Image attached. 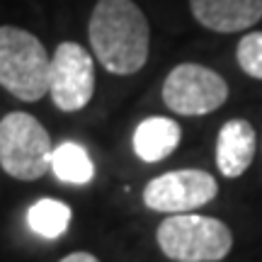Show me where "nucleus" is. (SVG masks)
Here are the masks:
<instances>
[{
  "instance_id": "obj_14",
  "label": "nucleus",
  "mask_w": 262,
  "mask_h": 262,
  "mask_svg": "<svg viewBox=\"0 0 262 262\" xmlns=\"http://www.w3.org/2000/svg\"><path fill=\"white\" fill-rule=\"evenodd\" d=\"M61 262H100V260L90 253H71V255H66Z\"/></svg>"
},
{
  "instance_id": "obj_8",
  "label": "nucleus",
  "mask_w": 262,
  "mask_h": 262,
  "mask_svg": "<svg viewBox=\"0 0 262 262\" xmlns=\"http://www.w3.org/2000/svg\"><path fill=\"white\" fill-rule=\"evenodd\" d=\"M194 19L221 34L255 27L262 19V0H189Z\"/></svg>"
},
{
  "instance_id": "obj_13",
  "label": "nucleus",
  "mask_w": 262,
  "mask_h": 262,
  "mask_svg": "<svg viewBox=\"0 0 262 262\" xmlns=\"http://www.w3.org/2000/svg\"><path fill=\"white\" fill-rule=\"evenodd\" d=\"M235 61L245 75L255 80H262V32H248L238 47H235Z\"/></svg>"
},
{
  "instance_id": "obj_7",
  "label": "nucleus",
  "mask_w": 262,
  "mask_h": 262,
  "mask_svg": "<svg viewBox=\"0 0 262 262\" xmlns=\"http://www.w3.org/2000/svg\"><path fill=\"white\" fill-rule=\"evenodd\" d=\"M216 194L219 182L206 170H170L143 187V204L160 214H189L216 199Z\"/></svg>"
},
{
  "instance_id": "obj_4",
  "label": "nucleus",
  "mask_w": 262,
  "mask_h": 262,
  "mask_svg": "<svg viewBox=\"0 0 262 262\" xmlns=\"http://www.w3.org/2000/svg\"><path fill=\"white\" fill-rule=\"evenodd\" d=\"M54 146L37 117L10 112L0 122V168L15 180H39L51 170Z\"/></svg>"
},
{
  "instance_id": "obj_11",
  "label": "nucleus",
  "mask_w": 262,
  "mask_h": 262,
  "mask_svg": "<svg viewBox=\"0 0 262 262\" xmlns=\"http://www.w3.org/2000/svg\"><path fill=\"white\" fill-rule=\"evenodd\" d=\"M51 172L66 185H88L95 178V165L90 153L73 141H66L54 148Z\"/></svg>"
},
{
  "instance_id": "obj_12",
  "label": "nucleus",
  "mask_w": 262,
  "mask_h": 262,
  "mask_svg": "<svg viewBox=\"0 0 262 262\" xmlns=\"http://www.w3.org/2000/svg\"><path fill=\"white\" fill-rule=\"evenodd\" d=\"M71 219H73L71 206L66 204V202H58V199H39V202H34L27 209L29 228L39 238H47V241L61 238L68 231Z\"/></svg>"
},
{
  "instance_id": "obj_10",
  "label": "nucleus",
  "mask_w": 262,
  "mask_h": 262,
  "mask_svg": "<svg viewBox=\"0 0 262 262\" xmlns=\"http://www.w3.org/2000/svg\"><path fill=\"white\" fill-rule=\"evenodd\" d=\"M182 129L170 117H148L136 126L134 131V153L143 163H158L165 160L172 150L180 146Z\"/></svg>"
},
{
  "instance_id": "obj_6",
  "label": "nucleus",
  "mask_w": 262,
  "mask_h": 262,
  "mask_svg": "<svg viewBox=\"0 0 262 262\" xmlns=\"http://www.w3.org/2000/svg\"><path fill=\"white\" fill-rule=\"evenodd\" d=\"M49 95L58 110L80 112L95 95V63L78 41H63L51 56Z\"/></svg>"
},
{
  "instance_id": "obj_5",
  "label": "nucleus",
  "mask_w": 262,
  "mask_h": 262,
  "mask_svg": "<svg viewBox=\"0 0 262 262\" xmlns=\"http://www.w3.org/2000/svg\"><path fill=\"white\" fill-rule=\"evenodd\" d=\"M228 100V83L202 63H180L163 83V102L185 117L216 112Z\"/></svg>"
},
{
  "instance_id": "obj_2",
  "label": "nucleus",
  "mask_w": 262,
  "mask_h": 262,
  "mask_svg": "<svg viewBox=\"0 0 262 262\" xmlns=\"http://www.w3.org/2000/svg\"><path fill=\"white\" fill-rule=\"evenodd\" d=\"M51 56L27 29L0 27V85L22 102H37L49 93Z\"/></svg>"
},
{
  "instance_id": "obj_9",
  "label": "nucleus",
  "mask_w": 262,
  "mask_h": 262,
  "mask_svg": "<svg viewBox=\"0 0 262 262\" xmlns=\"http://www.w3.org/2000/svg\"><path fill=\"white\" fill-rule=\"evenodd\" d=\"M255 158V129L245 119L226 122L216 136V165L224 178H241Z\"/></svg>"
},
{
  "instance_id": "obj_1",
  "label": "nucleus",
  "mask_w": 262,
  "mask_h": 262,
  "mask_svg": "<svg viewBox=\"0 0 262 262\" xmlns=\"http://www.w3.org/2000/svg\"><path fill=\"white\" fill-rule=\"evenodd\" d=\"M95 58L114 75H134L148 61L150 27L134 0H97L88 25Z\"/></svg>"
},
{
  "instance_id": "obj_3",
  "label": "nucleus",
  "mask_w": 262,
  "mask_h": 262,
  "mask_svg": "<svg viewBox=\"0 0 262 262\" xmlns=\"http://www.w3.org/2000/svg\"><path fill=\"white\" fill-rule=\"evenodd\" d=\"M158 248L172 262H219L233 248L231 228L211 216L170 214L156 231Z\"/></svg>"
}]
</instances>
